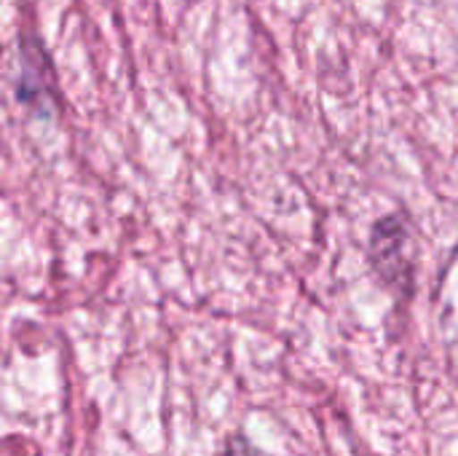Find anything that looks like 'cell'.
<instances>
[{
  "label": "cell",
  "instance_id": "cell-2",
  "mask_svg": "<svg viewBox=\"0 0 458 456\" xmlns=\"http://www.w3.org/2000/svg\"><path fill=\"white\" fill-rule=\"evenodd\" d=\"M217 456H268L266 452H260L255 443H250L244 435H233L225 441V446L217 452Z\"/></svg>",
  "mask_w": 458,
  "mask_h": 456
},
{
  "label": "cell",
  "instance_id": "cell-1",
  "mask_svg": "<svg viewBox=\"0 0 458 456\" xmlns=\"http://www.w3.org/2000/svg\"><path fill=\"white\" fill-rule=\"evenodd\" d=\"M416 250V228L405 212H392L373 226L368 247L370 269L392 296L408 298L413 293Z\"/></svg>",
  "mask_w": 458,
  "mask_h": 456
}]
</instances>
